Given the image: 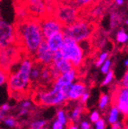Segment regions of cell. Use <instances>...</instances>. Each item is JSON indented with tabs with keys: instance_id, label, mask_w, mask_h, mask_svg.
Here are the masks:
<instances>
[{
	"instance_id": "6da1fadb",
	"label": "cell",
	"mask_w": 128,
	"mask_h": 129,
	"mask_svg": "<svg viewBox=\"0 0 128 129\" xmlns=\"http://www.w3.org/2000/svg\"><path fill=\"white\" fill-rule=\"evenodd\" d=\"M15 29L17 44L21 47L24 55L32 56L45 40L40 28V19L30 16L23 21H18Z\"/></svg>"
},
{
	"instance_id": "7a4b0ae2",
	"label": "cell",
	"mask_w": 128,
	"mask_h": 129,
	"mask_svg": "<svg viewBox=\"0 0 128 129\" xmlns=\"http://www.w3.org/2000/svg\"><path fill=\"white\" fill-rule=\"evenodd\" d=\"M34 64L32 56L24 55L21 57L18 67L14 73H8L7 83L11 93L23 94L30 86V70Z\"/></svg>"
},
{
	"instance_id": "3957f363",
	"label": "cell",
	"mask_w": 128,
	"mask_h": 129,
	"mask_svg": "<svg viewBox=\"0 0 128 129\" xmlns=\"http://www.w3.org/2000/svg\"><path fill=\"white\" fill-rule=\"evenodd\" d=\"M95 27L92 22L85 19L75 21L67 26H64L63 33L66 37H69L78 43L83 42L90 40L94 33Z\"/></svg>"
},
{
	"instance_id": "277c9868",
	"label": "cell",
	"mask_w": 128,
	"mask_h": 129,
	"mask_svg": "<svg viewBox=\"0 0 128 129\" xmlns=\"http://www.w3.org/2000/svg\"><path fill=\"white\" fill-rule=\"evenodd\" d=\"M71 84L63 85L57 87L53 85V88L48 91H39L36 93L35 101L37 104L42 106H54L58 105L68 99V93L71 88Z\"/></svg>"
},
{
	"instance_id": "5b68a950",
	"label": "cell",
	"mask_w": 128,
	"mask_h": 129,
	"mask_svg": "<svg viewBox=\"0 0 128 129\" xmlns=\"http://www.w3.org/2000/svg\"><path fill=\"white\" fill-rule=\"evenodd\" d=\"M61 54L65 58L72 63L74 68H78L82 64L84 60V51L80 43L76 42L69 37L65 36L64 43L60 49Z\"/></svg>"
},
{
	"instance_id": "8992f818",
	"label": "cell",
	"mask_w": 128,
	"mask_h": 129,
	"mask_svg": "<svg viewBox=\"0 0 128 129\" xmlns=\"http://www.w3.org/2000/svg\"><path fill=\"white\" fill-rule=\"evenodd\" d=\"M53 15L64 26H67L80 18V10L70 2L66 3V1H63L56 4L53 11Z\"/></svg>"
},
{
	"instance_id": "52a82bcc",
	"label": "cell",
	"mask_w": 128,
	"mask_h": 129,
	"mask_svg": "<svg viewBox=\"0 0 128 129\" xmlns=\"http://www.w3.org/2000/svg\"><path fill=\"white\" fill-rule=\"evenodd\" d=\"M22 54V48L17 43L0 48V66L9 72L12 67L21 59Z\"/></svg>"
},
{
	"instance_id": "ba28073f",
	"label": "cell",
	"mask_w": 128,
	"mask_h": 129,
	"mask_svg": "<svg viewBox=\"0 0 128 129\" xmlns=\"http://www.w3.org/2000/svg\"><path fill=\"white\" fill-rule=\"evenodd\" d=\"M17 43L15 25L0 18V48Z\"/></svg>"
},
{
	"instance_id": "9c48e42d",
	"label": "cell",
	"mask_w": 128,
	"mask_h": 129,
	"mask_svg": "<svg viewBox=\"0 0 128 129\" xmlns=\"http://www.w3.org/2000/svg\"><path fill=\"white\" fill-rule=\"evenodd\" d=\"M40 24L42 34L44 39L48 38L51 35L63 30L64 25L53 15V14H48L40 19Z\"/></svg>"
},
{
	"instance_id": "30bf717a",
	"label": "cell",
	"mask_w": 128,
	"mask_h": 129,
	"mask_svg": "<svg viewBox=\"0 0 128 129\" xmlns=\"http://www.w3.org/2000/svg\"><path fill=\"white\" fill-rule=\"evenodd\" d=\"M54 52H53L47 44L46 40H43L41 44L37 48L36 52L32 56L34 62L38 63L40 66H50L52 64Z\"/></svg>"
},
{
	"instance_id": "8fae6325",
	"label": "cell",
	"mask_w": 128,
	"mask_h": 129,
	"mask_svg": "<svg viewBox=\"0 0 128 129\" xmlns=\"http://www.w3.org/2000/svg\"><path fill=\"white\" fill-rule=\"evenodd\" d=\"M28 9L30 16L40 19L48 14L47 6L44 0H23L22 1Z\"/></svg>"
},
{
	"instance_id": "7c38bea8",
	"label": "cell",
	"mask_w": 128,
	"mask_h": 129,
	"mask_svg": "<svg viewBox=\"0 0 128 129\" xmlns=\"http://www.w3.org/2000/svg\"><path fill=\"white\" fill-rule=\"evenodd\" d=\"M55 70L57 71L59 74H64L68 71H70L71 69L74 68L73 67L72 63L68 59L65 58L63 55L61 54L60 50L54 52V56H53V61L52 64H50Z\"/></svg>"
},
{
	"instance_id": "4fadbf2b",
	"label": "cell",
	"mask_w": 128,
	"mask_h": 129,
	"mask_svg": "<svg viewBox=\"0 0 128 129\" xmlns=\"http://www.w3.org/2000/svg\"><path fill=\"white\" fill-rule=\"evenodd\" d=\"M115 102L116 104V108L118 110H120L124 116H127L128 113V90L127 87H121L116 90L114 93Z\"/></svg>"
},
{
	"instance_id": "5bb4252c",
	"label": "cell",
	"mask_w": 128,
	"mask_h": 129,
	"mask_svg": "<svg viewBox=\"0 0 128 129\" xmlns=\"http://www.w3.org/2000/svg\"><path fill=\"white\" fill-rule=\"evenodd\" d=\"M64 40H65V35H64V33H63V31L55 33V34L49 36L48 38L45 39L48 48H49L53 52L60 50L63 46V43H64Z\"/></svg>"
},
{
	"instance_id": "9a60e30c",
	"label": "cell",
	"mask_w": 128,
	"mask_h": 129,
	"mask_svg": "<svg viewBox=\"0 0 128 129\" xmlns=\"http://www.w3.org/2000/svg\"><path fill=\"white\" fill-rule=\"evenodd\" d=\"M85 85L81 82L75 83H72L71 88L68 93V99L69 100H77L80 99V97L85 92Z\"/></svg>"
},
{
	"instance_id": "2e32d148",
	"label": "cell",
	"mask_w": 128,
	"mask_h": 129,
	"mask_svg": "<svg viewBox=\"0 0 128 129\" xmlns=\"http://www.w3.org/2000/svg\"><path fill=\"white\" fill-rule=\"evenodd\" d=\"M98 0H68L72 5L78 8L79 10L81 9H88L90 6H94Z\"/></svg>"
},
{
	"instance_id": "e0dca14e",
	"label": "cell",
	"mask_w": 128,
	"mask_h": 129,
	"mask_svg": "<svg viewBox=\"0 0 128 129\" xmlns=\"http://www.w3.org/2000/svg\"><path fill=\"white\" fill-rule=\"evenodd\" d=\"M116 40L118 44H125L128 40V34L124 29H120L116 33Z\"/></svg>"
},
{
	"instance_id": "ac0fdd59",
	"label": "cell",
	"mask_w": 128,
	"mask_h": 129,
	"mask_svg": "<svg viewBox=\"0 0 128 129\" xmlns=\"http://www.w3.org/2000/svg\"><path fill=\"white\" fill-rule=\"evenodd\" d=\"M40 64H38V66H34L32 67L31 70H30V82H35V81L39 80L40 79V72H41V68L42 67H40Z\"/></svg>"
},
{
	"instance_id": "d6986e66",
	"label": "cell",
	"mask_w": 128,
	"mask_h": 129,
	"mask_svg": "<svg viewBox=\"0 0 128 129\" xmlns=\"http://www.w3.org/2000/svg\"><path fill=\"white\" fill-rule=\"evenodd\" d=\"M120 22V14L117 12H112L110 14V25L112 28L117 26L118 23Z\"/></svg>"
},
{
	"instance_id": "ffe728a7",
	"label": "cell",
	"mask_w": 128,
	"mask_h": 129,
	"mask_svg": "<svg viewBox=\"0 0 128 129\" xmlns=\"http://www.w3.org/2000/svg\"><path fill=\"white\" fill-rule=\"evenodd\" d=\"M8 78V71H6L5 68H3L1 66H0V86L7 82Z\"/></svg>"
},
{
	"instance_id": "44dd1931",
	"label": "cell",
	"mask_w": 128,
	"mask_h": 129,
	"mask_svg": "<svg viewBox=\"0 0 128 129\" xmlns=\"http://www.w3.org/2000/svg\"><path fill=\"white\" fill-rule=\"evenodd\" d=\"M118 109L116 107H113V109H111V112H110L109 117H108V122L111 124L115 123L117 120V117H118Z\"/></svg>"
},
{
	"instance_id": "7402d4cb",
	"label": "cell",
	"mask_w": 128,
	"mask_h": 129,
	"mask_svg": "<svg viewBox=\"0 0 128 129\" xmlns=\"http://www.w3.org/2000/svg\"><path fill=\"white\" fill-rule=\"evenodd\" d=\"M108 57V52H107V51L102 52L101 54L99 56L98 59H97L96 63H95V64H96V67H100V66L103 64V62H104Z\"/></svg>"
},
{
	"instance_id": "603a6c76",
	"label": "cell",
	"mask_w": 128,
	"mask_h": 129,
	"mask_svg": "<svg viewBox=\"0 0 128 129\" xmlns=\"http://www.w3.org/2000/svg\"><path fill=\"white\" fill-rule=\"evenodd\" d=\"M100 67H101V72L103 74H107L110 70V67H111V61H110V59L107 58Z\"/></svg>"
},
{
	"instance_id": "cb8c5ba5",
	"label": "cell",
	"mask_w": 128,
	"mask_h": 129,
	"mask_svg": "<svg viewBox=\"0 0 128 129\" xmlns=\"http://www.w3.org/2000/svg\"><path fill=\"white\" fill-rule=\"evenodd\" d=\"M106 75H107L106 77H105L104 81H103V83H102L103 85H107L109 83H111V81H112L113 78H114V73H113L112 70H109Z\"/></svg>"
},
{
	"instance_id": "d4e9b609",
	"label": "cell",
	"mask_w": 128,
	"mask_h": 129,
	"mask_svg": "<svg viewBox=\"0 0 128 129\" xmlns=\"http://www.w3.org/2000/svg\"><path fill=\"white\" fill-rule=\"evenodd\" d=\"M46 122L44 120H39V121H35L30 125V129H41L42 127L44 126Z\"/></svg>"
},
{
	"instance_id": "484cf974",
	"label": "cell",
	"mask_w": 128,
	"mask_h": 129,
	"mask_svg": "<svg viewBox=\"0 0 128 129\" xmlns=\"http://www.w3.org/2000/svg\"><path fill=\"white\" fill-rule=\"evenodd\" d=\"M108 102V95H102L100 97V109H104L105 107L107 106Z\"/></svg>"
},
{
	"instance_id": "4316f807",
	"label": "cell",
	"mask_w": 128,
	"mask_h": 129,
	"mask_svg": "<svg viewBox=\"0 0 128 129\" xmlns=\"http://www.w3.org/2000/svg\"><path fill=\"white\" fill-rule=\"evenodd\" d=\"M57 120L60 122L63 125H66V115H65V112L63 110H59L57 112Z\"/></svg>"
},
{
	"instance_id": "83f0119b",
	"label": "cell",
	"mask_w": 128,
	"mask_h": 129,
	"mask_svg": "<svg viewBox=\"0 0 128 129\" xmlns=\"http://www.w3.org/2000/svg\"><path fill=\"white\" fill-rule=\"evenodd\" d=\"M82 108H81V107L76 108L72 114V118L74 119V120H77V119L79 118V117H80V114L82 113Z\"/></svg>"
},
{
	"instance_id": "f1b7e54d",
	"label": "cell",
	"mask_w": 128,
	"mask_h": 129,
	"mask_svg": "<svg viewBox=\"0 0 128 129\" xmlns=\"http://www.w3.org/2000/svg\"><path fill=\"white\" fill-rule=\"evenodd\" d=\"M96 124V129H104L105 127V122L103 119H99L95 122Z\"/></svg>"
},
{
	"instance_id": "f546056e",
	"label": "cell",
	"mask_w": 128,
	"mask_h": 129,
	"mask_svg": "<svg viewBox=\"0 0 128 129\" xmlns=\"http://www.w3.org/2000/svg\"><path fill=\"white\" fill-rule=\"evenodd\" d=\"M99 119H100V114H99L97 111L92 112V114L90 115V120L95 123V122H96L97 120H99Z\"/></svg>"
},
{
	"instance_id": "4dcf8cb0",
	"label": "cell",
	"mask_w": 128,
	"mask_h": 129,
	"mask_svg": "<svg viewBox=\"0 0 128 129\" xmlns=\"http://www.w3.org/2000/svg\"><path fill=\"white\" fill-rule=\"evenodd\" d=\"M5 123L9 126H14V125H15V120L13 117H8L5 120Z\"/></svg>"
},
{
	"instance_id": "1f68e13d",
	"label": "cell",
	"mask_w": 128,
	"mask_h": 129,
	"mask_svg": "<svg viewBox=\"0 0 128 129\" xmlns=\"http://www.w3.org/2000/svg\"><path fill=\"white\" fill-rule=\"evenodd\" d=\"M122 83L124 87H127L128 86V72L126 71L125 74H124V76L122 80Z\"/></svg>"
},
{
	"instance_id": "d6a6232c",
	"label": "cell",
	"mask_w": 128,
	"mask_h": 129,
	"mask_svg": "<svg viewBox=\"0 0 128 129\" xmlns=\"http://www.w3.org/2000/svg\"><path fill=\"white\" fill-rule=\"evenodd\" d=\"M63 124H61L58 120H56L54 124H53V129H63Z\"/></svg>"
},
{
	"instance_id": "836d02e7",
	"label": "cell",
	"mask_w": 128,
	"mask_h": 129,
	"mask_svg": "<svg viewBox=\"0 0 128 129\" xmlns=\"http://www.w3.org/2000/svg\"><path fill=\"white\" fill-rule=\"evenodd\" d=\"M80 98H81V101H82V103H85L87 100H88V98H89V93L84 92L83 94H82V96L80 97Z\"/></svg>"
},
{
	"instance_id": "e575fe53",
	"label": "cell",
	"mask_w": 128,
	"mask_h": 129,
	"mask_svg": "<svg viewBox=\"0 0 128 129\" xmlns=\"http://www.w3.org/2000/svg\"><path fill=\"white\" fill-rule=\"evenodd\" d=\"M90 125L88 122H83L82 123V129H90Z\"/></svg>"
},
{
	"instance_id": "d590c367",
	"label": "cell",
	"mask_w": 128,
	"mask_h": 129,
	"mask_svg": "<svg viewBox=\"0 0 128 129\" xmlns=\"http://www.w3.org/2000/svg\"><path fill=\"white\" fill-rule=\"evenodd\" d=\"M124 2H125V0H115V4L118 6H123L124 4Z\"/></svg>"
},
{
	"instance_id": "8d00e7d4",
	"label": "cell",
	"mask_w": 128,
	"mask_h": 129,
	"mask_svg": "<svg viewBox=\"0 0 128 129\" xmlns=\"http://www.w3.org/2000/svg\"><path fill=\"white\" fill-rule=\"evenodd\" d=\"M9 109H10V106H9L8 104H4V105L2 106V107H1V110H3L4 112L7 111Z\"/></svg>"
},
{
	"instance_id": "74e56055",
	"label": "cell",
	"mask_w": 128,
	"mask_h": 129,
	"mask_svg": "<svg viewBox=\"0 0 128 129\" xmlns=\"http://www.w3.org/2000/svg\"><path fill=\"white\" fill-rule=\"evenodd\" d=\"M30 106V102H29V101H25V102L22 103V108H24V109H27Z\"/></svg>"
},
{
	"instance_id": "f35d334b",
	"label": "cell",
	"mask_w": 128,
	"mask_h": 129,
	"mask_svg": "<svg viewBox=\"0 0 128 129\" xmlns=\"http://www.w3.org/2000/svg\"><path fill=\"white\" fill-rule=\"evenodd\" d=\"M26 113H27V109L23 108V109H22V111H21L20 114H21V115H22V114H26Z\"/></svg>"
},
{
	"instance_id": "ab89813d",
	"label": "cell",
	"mask_w": 128,
	"mask_h": 129,
	"mask_svg": "<svg viewBox=\"0 0 128 129\" xmlns=\"http://www.w3.org/2000/svg\"><path fill=\"white\" fill-rule=\"evenodd\" d=\"M69 129H78L76 126H74V125H71L70 126H69Z\"/></svg>"
},
{
	"instance_id": "60d3db41",
	"label": "cell",
	"mask_w": 128,
	"mask_h": 129,
	"mask_svg": "<svg viewBox=\"0 0 128 129\" xmlns=\"http://www.w3.org/2000/svg\"><path fill=\"white\" fill-rule=\"evenodd\" d=\"M124 66H125V67H127V66H128V60H127V59H125V60H124Z\"/></svg>"
},
{
	"instance_id": "b9f144b4",
	"label": "cell",
	"mask_w": 128,
	"mask_h": 129,
	"mask_svg": "<svg viewBox=\"0 0 128 129\" xmlns=\"http://www.w3.org/2000/svg\"><path fill=\"white\" fill-rule=\"evenodd\" d=\"M16 1H17V2H18V3H21V2H22L23 0H16Z\"/></svg>"
},
{
	"instance_id": "7bdbcfd3",
	"label": "cell",
	"mask_w": 128,
	"mask_h": 129,
	"mask_svg": "<svg viewBox=\"0 0 128 129\" xmlns=\"http://www.w3.org/2000/svg\"><path fill=\"white\" fill-rule=\"evenodd\" d=\"M112 129H118V128H116V127H115V126H113V127H112Z\"/></svg>"
},
{
	"instance_id": "ee69618b",
	"label": "cell",
	"mask_w": 128,
	"mask_h": 129,
	"mask_svg": "<svg viewBox=\"0 0 128 129\" xmlns=\"http://www.w3.org/2000/svg\"><path fill=\"white\" fill-rule=\"evenodd\" d=\"M62 1H68V0H62Z\"/></svg>"
},
{
	"instance_id": "f6af8a7d",
	"label": "cell",
	"mask_w": 128,
	"mask_h": 129,
	"mask_svg": "<svg viewBox=\"0 0 128 129\" xmlns=\"http://www.w3.org/2000/svg\"><path fill=\"white\" fill-rule=\"evenodd\" d=\"M41 129H47V128H44V127H42V128Z\"/></svg>"
},
{
	"instance_id": "bcb514c9",
	"label": "cell",
	"mask_w": 128,
	"mask_h": 129,
	"mask_svg": "<svg viewBox=\"0 0 128 129\" xmlns=\"http://www.w3.org/2000/svg\"><path fill=\"white\" fill-rule=\"evenodd\" d=\"M124 129H127V127H125V128H124Z\"/></svg>"
}]
</instances>
